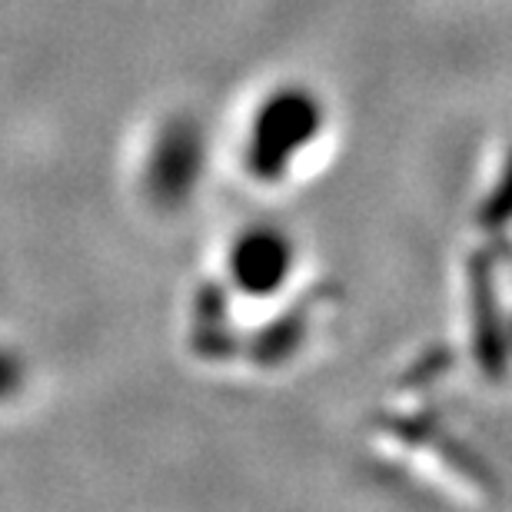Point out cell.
<instances>
[{"mask_svg": "<svg viewBox=\"0 0 512 512\" xmlns=\"http://www.w3.org/2000/svg\"><path fill=\"white\" fill-rule=\"evenodd\" d=\"M230 273L243 293L266 296L290 273V243L276 230H250L230 253Z\"/></svg>", "mask_w": 512, "mask_h": 512, "instance_id": "cell-1", "label": "cell"}, {"mask_svg": "<svg viewBox=\"0 0 512 512\" xmlns=\"http://www.w3.org/2000/svg\"><path fill=\"white\" fill-rule=\"evenodd\" d=\"M24 383V370L7 350H0V399H10Z\"/></svg>", "mask_w": 512, "mask_h": 512, "instance_id": "cell-2", "label": "cell"}]
</instances>
